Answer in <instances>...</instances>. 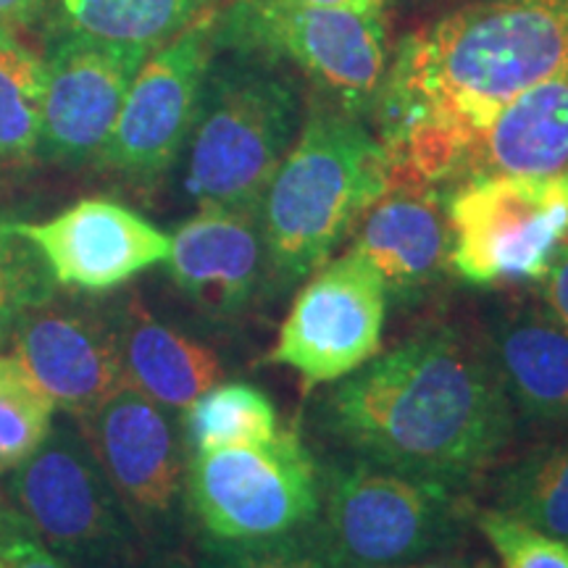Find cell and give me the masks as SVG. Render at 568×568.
<instances>
[{
    "instance_id": "obj_1",
    "label": "cell",
    "mask_w": 568,
    "mask_h": 568,
    "mask_svg": "<svg viewBox=\"0 0 568 568\" xmlns=\"http://www.w3.org/2000/svg\"><path fill=\"white\" fill-rule=\"evenodd\" d=\"M568 69V0H479L400 42L376 95L393 187L464 174L495 113Z\"/></svg>"
},
{
    "instance_id": "obj_2",
    "label": "cell",
    "mask_w": 568,
    "mask_h": 568,
    "mask_svg": "<svg viewBox=\"0 0 568 568\" xmlns=\"http://www.w3.org/2000/svg\"><path fill=\"white\" fill-rule=\"evenodd\" d=\"M324 424L358 458L456 489L506 453L516 414L487 347L437 329L343 376Z\"/></svg>"
},
{
    "instance_id": "obj_3",
    "label": "cell",
    "mask_w": 568,
    "mask_h": 568,
    "mask_svg": "<svg viewBox=\"0 0 568 568\" xmlns=\"http://www.w3.org/2000/svg\"><path fill=\"white\" fill-rule=\"evenodd\" d=\"M385 148L361 116L316 109L261 201V237L282 287L308 280L387 193Z\"/></svg>"
},
{
    "instance_id": "obj_4",
    "label": "cell",
    "mask_w": 568,
    "mask_h": 568,
    "mask_svg": "<svg viewBox=\"0 0 568 568\" xmlns=\"http://www.w3.org/2000/svg\"><path fill=\"white\" fill-rule=\"evenodd\" d=\"M301 130V98L274 61L240 53L209 69L187 163V193L201 209L258 216L276 169Z\"/></svg>"
},
{
    "instance_id": "obj_5",
    "label": "cell",
    "mask_w": 568,
    "mask_h": 568,
    "mask_svg": "<svg viewBox=\"0 0 568 568\" xmlns=\"http://www.w3.org/2000/svg\"><path fill=\"white\" fill-rule=\"evenodd\" d=\"M456 537L450 487L355 458L326 474L308 539L329 568H403L450 548Z\"/></svg>"
},
{
    "instance_id": "obj_6",
    "label": "cell",
    "mask_w": 568,
    "mask_h": 568,
    "mask_svg": "<svg viewBox=\"0 0 568 568\" xmlns=\"http://www.w3.org/2000/svg\"><path fill=\"white\" fill-rule=\"evenodd\" d=\"M314 458L293 429L266 443L193 453L187 500L205 542H264L314 527L322 493Z\"/></svg>"
},
{
    "instance_id": "obj_7",
    "label": "cell",
    "mask_w": 568,
    "mask_h": 568,
    "mask_svg": "<svg viewBox=\"0 0 568 568\" xmlns=\"http://www.w3.org/2000/svg\"><path fill=\"white\" fill-rule=\"evenodd\" d=\"M216 40L237 53L295 63L335 109L353 116L374 109L389 69L382 13L237 0Z\"/></svg>"
},
{
    "instance_id": "obj_8",
    "label": "cell",
    "mask_w": 568,
    "mask_h": 568,
    "mask_svg": "<svg viewBox=\"0 0 568 568\" xmlns=\"http://www.w3.org/2000/svg\"><path fill=\"white\" fill-rule=\"evenodd\" d=\"M450 266L477 287L539 282L568 240V174L468 176L447 201Z\"/></svg>"
},
{
    "instance_id": "obj_9",
    "label": "cell",
    "mask_w": 568,
    "mask_h": 568,
    "mask_svg": "<svg viewBox=\"0 0 568 568\" xmlns=\"http://www.w3.org/2000/svg\"><path fill=\"white\" fill-rule=\"evenodd\" d=\"M11 497L42 542L69 564H116L132 552L126 508L74 426H53L11 479Z\"/></svg>"
},
{
    "instance_id": "obj_10",
    "label": "cell",
    "mask_w": 568,
    "mask_h": 568,
    "mask_svg": "<svg viewBox=\"0 0 568 568\" xmlns=\"http://www.w3.org/2000/svg\"><path fill=\"white\" fill-rule=\"evenodd\" d=\"M385 318L387 284L351 247L308 276L268 361L293 368L308 389L339 382L379 353Z\"/></svg>"
},
{
    "instance_id": "obj_11",
    "label": "cell",
    "mask_w": 568,
    "mask_h": 568,
    "mask_svg": "<svg viewBox=\"0 0 568 568\" xmlns=\"http://www.w3.org/2000/svg\"><path fill=\"white\" fill-rule=\"evenodd\" d=\"M213 27L216 19H205L148 55L98 155L101 166L130 180H155L172 166L201 111Z\"/></svg>"
},
{
    "instance_id": "obj_12",
    "label": "cell",
    "mask_w": 568,
    "mask_h": 568,
    "mask_svg": "<svg viewBox=\"0 0 568 568\" xmlns=\"http://www.w3.org/2000/svg\"><path fill=\"white\" fill-rule=\"evenodd\" d=\"M151 51L63 38L48 42L38 155L55 163L98 161L126 92Z\"/></svg>"
},
{
    "instance_id": "obj_13",
    "label": "cell",
    "mask_w": 568,
    "mask_h": 568,
    "mask_svg": "<svg viewBox=\"0 0 568 568\" xmlns=\"http://www.w3.org/2000/svg\"><path fill=\"white\" fill-rule=\"evenodd\" d=\"M80 424L92 456L130 518L166 521L184 479L180 439L166 410L124 382Z\"/></svg>"
},
{
    "instance_id": "obj_14",
    "label": "cell",
    "mask_w": 568,
    "mask_h": 568,
    "mask_svg": "<svg viewBox=\"0 0 568 568\" xmlns=\"http://www.w3.org/2000/svg\"><path fill=\"white\" fill-rule=\"evenodd\" d=\"M38 247L53 282L109 293L145 268L166 264L172 237L122 203L90 197L42 224L13 222Z\"/></svg>"
},
{
    "instance_id": "obj_15",
    "label": "cell",
    "mask_w": 568,
    "mask_h": 568,
    "mask_svg": "<svg viewBox=\"0 0 568 568\" xmlns=\"http://www.w3.org/2000/svg\"><path fill=\"white\" fill-rule=\"evenodd\" d=\"M11 337L21 366L77 422L126 382L116 332L88 311L45 303L21 318Z\"/></svg>"
},
{
    "instance_id": "obj_16",
    "label": "cell",
    "mask_w": 568,
    "mask_h": 568,
    "mask_svg": "<svg viewBox=\"0 0 568 568\" xmlns=\"http://www.w3.org/2000/svg\"><path fill=\"white\" fill-rule=\"evenodd\" d=\"M169 272L203 314L237 316L251 303L264 266V237L255 213L201 209L172 237Z\"/></svg>"
},
{
    "instance_id": "obj_17",
    "label": "cell",
    "mask_w": 568,
    "mask_h": 568,
    "mask_svg": "<svg viewBox=\"0 0 568 568\" xmlns=\"http://www.w3.org/2000/svg\"><path fill=\"white\" fill-rule=\"evenodd\" d=\"M353 251L395 293L429 287L450 266L453 232L437 187H393L361 216Z\"/></svg>"
},
{
    "instance_id": "obj_18",
    "label": "cell",
    "mask_w": 568,
    "mask_h": 568,
    "mask_svg": "<svg viewBox=\"0 0 568 568\" xmlns=\"http://www.w3.org/2000/svg\"><path fill=\"white\" fill-rule=\"evenodd\" d=\"M485 347L514 414L535 424H568V329L542 305L506 311Z\"/></svg>"
},
{
    "instance_id": "obj_19",
    "label": "cell",
    "mask_w": 568,
    "mask_h": 568,
    "mask_svg": "<svg viewBox=\"0 0 568 568\" xmlns=\"http://www.w3.org/2000/svg\"><path fill=\"white\" fill-rule=\"evenodd\" d=\"M466 176L568 174V69L508 101L481 132Z\"/></svg>"
},
{
    "instance_id": "obj_20",
    "label": "cell",
    "mask_w": 568,
    "mask_h": 568,
    "mask_svg": "<svg viewBox=\"0 0 568 568\" xmlns=\"http://www.w3.org/2000/svg\"><path fill=\"white\" fill-rule=\"evenodd\" d=\"M113 332L124 379L161 408L184 410L222 382L224 366L211 347L159 322L138 301L124 303Z\"/></svg>"
},
{
    "instance_id": "obj_21",
    "label": "cell",
    "mask_w": 568,
    "mask_h": 568,
    "mask_svg": "<svg viewBox=\"0 0 568 568\" xmlns=\"http://www.w3.org/2000/svg\"><path fill=\"white\" fill-rule=\"evenodd\" d=\"M216 11L219 0H48L34 21L45 42L88 38L153 53Z\"/></svg>"
},
{
    "instance_id": "obj_22",
    "label": "cell",
    "mask_w": 568,
    "mask_h": 568,
    "mask_svg": "<svg viewBox=\"0 0 568 568\" xmlns=\"http://www.w3.org/2000/svg\"><path fill=\"white\" fill-rule=\"evenodd\" d=\"M495 508L568 542V437L514 460L495 485Z\"/></svg>"
},
{
    "instance_id": "obj_23",
    "label": "cell",
    "mask_w": 568,
    "mask_h": 568,
    "mask_svg": "<svg viewBox=\"0 0 568 568\" xmlns=\"http://www.w3.org/2000/svg\"><path fill=\"white\" fill-rule=\"evenodd\" d=\"M280 432L274 403L247 382H222L184 408V439L193 453L266 443Z\"/></svg>"
},
{
    "instance_id": "obj_24",
    "label": "cell",
    "mask_w": 568,
    "mask_h": 568,
    "mask_svg": "<svg viewBox=\"0 0 568 568\" xmlns=\"http://www.w3.org/2000/svg\"><path fill=\"white\" fill-rule=\"evenodd\" d=\"M45 59L0 24V161L38 153Z\"/></svg>"
},
{
    "instance_id": "obj_25",
    "label": "cell",
    "mask_w": 568,
    "mask_h": 568,
    "mask_svg": "<svg viewBox=\"0 0 568 568\" xmlns=\"http://www.w3.org/2000/svg\"><path fill=\"white\" fill-rule=\"evenodd\" d=\"M53 400L17 355H0V471L17 468L53 429Z\"/></svg>"
},
{
    "instance_id": "obj_26",
    "label": "cell",
    "mask_w": 568,
    "mask_h": 568,
    "mask_svg": "<svg viewBox=\"0 0 568 568\" xmlns=\"http://www.w3.org/2000/svg\"><path fill=\"white\" fill-rule=\"evenodd\" d=\"M53 276L30 240L0 219V339L11 337L17 324L40 305L51 303Z\"/></svg>"
},
{
    "instance_id": "obj_27",
    "label": "cell",
    "mask_w": 568,
    "mask_h": 568,
    "mask_svg": "<svg viewBox=\"0 0 568 568\" xmlns=\"http://www.w3.org/2000/svg\"><path fill=\"white\" fill-rule=\"evenodd\" d=\"M477 529L503 568H568L566 539L524 524L521 518L489 508L477 516Z\"/></svg>"
},
{
    "instance_id": "obj_28",
    "label": "cell",
    "mask_w": 568,
    "mask_h": 568,
    "mask_svg": "<svg viewBox=\"0 0 568 568\" xmlns=\"http://www.w3.org/2000/svg\"><path fill=\"white\" fill-rule=\"evenodd\" d=\"M197 568H329L308 537L290 535L264 542H205Z\"/></svg>"
},
{
    "instance_id": "obj_29",
    "label": "cell",
    "mask_w": 568,
    "mask_h": 568,
    "mask_svg": "<svg viewBox=\"0 0 568 568\" xmlns=\"http://www.w3.org/2000/svg\"><path fill=\"white\" fill-rule=\"evenodd\" d=\"M0 568H77L42 542L17 508L0 510Z\"/></svg>"
},
{
    "instance_id": "obj_30",
    "label": "cell",
    "mask_w": 568,
    "mask_h": 568,
    "mask_svg": "<svg viewBox=\"0 0 568 568\" xmlns=\"http://www.w3.org/2000/svg\"><path fill=\"white\" fill-rule=\"evenodd\" d=\"M539 284H542V308L564 329H568V240L552 255L548 272H545Z\"/></svg>"
},
{
    "instance_id": "obj_31",
    "label": "cell",
    "mask_w": 568,
    "mask_h": 568,
    "mask_svg": "<svg viewBox=\"0 0 568 568\" xmlns=\"http://www.w3.org/2000/svg\"><path fill=\"white\" fill-rule=\"evenodd\" d=\"M48 0H0V24L17 27L32 24Z\"/></svg>"
},
{
    "instance_id": "obj_32",
    "label": "cell",
    "mask_w": 568,
    "mask_h": 568,
    "mask_svg": "<svg viewBox=\"0 0 568 568\" xmlns=\"http://www.w3.org/2000/svg\"><path fill=\"white\" fill-rule=\"evenodd\" d=\"M284 3L295 6H314V9H347V11H364V13H382L387 0H284Z\"/></svg>"
},
{
    "instance_id": "obj_33",
    "label": "cell",
    "mask_w": 568,
    "mask_h": 568,
    "mask_svg": "<svg viewBox=\"0 0 568 568\" xmlns=\"http://www.w3.org/2000/svg\"><path fill=\"white\" fill-rule=\"evenodd\" d=\"M403 568H487L481 564H468V560H416Z\"/></svg>"
},
{
    "instance_id": "obj_34",
    "label": "cell",
    "mask_w": 568,
    "mask_h": 568,
    "mask_svg": "<svg viewBox=\"0 0 568 568\" xmlns=\"http://www.w3.org/2000/svg\"><path fill=\"white\" fill-rule=\"evenodd\" d=\"M163 568H193V566H187V564H184V560H172V564L163 566Z\"/></svg>"
},
{
    "instance_id": "obj_35",
    "label": "cell",
    "mask_w": 568,
    "mask_h": 568,
    "mask_svg": "<svg viewBox=\"0 0 568 568\" xmlns=\"http://www.w3.org/2000/svg\"><path fill=\"white\" fill-rule=\"evenodd\" d=\"M0 510H3V500H0Z\"/></svg>"
}]
</instances>
